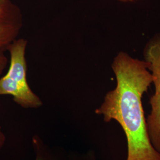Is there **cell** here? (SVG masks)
Returning a JSON list of instances; mask_svg holds the SVG:
<instances>
[{"mask_svg": "<svg viewBox=\"0 0 160 160\" xmlns=\"http://www.w3.org/2000/svg\"><path fill=\"white\" fill-rule=\"evenodd\" d=\"M112 67L116 87L106 94L96 113L106 122L116 120L122 126L128 143L126 160H160L149 138L142 104V95L153 80L147 63L120 52Z\"/></svg>", "mask_w": 160, "mask_h": 160, "instance_id": "6da1fadb", "label": "cell"}, {"mask_svg": "<svg viewBox=\"0 0 160 160\" xmlns=\"http://www.w3.org/2000/svg\"><path fill=\"white\" fill-rule=\"evenodd\" d=\"M144 57L148 69L152 72L155 92L150 99L151 113L147 120L149 138L153 147L160 153V38L147 46Z\"/></svg>", "mask_w": 160, "mask_h": 160, "instance_id": "3957f363", "label": "cell"}, {"mask_svg": "<svg viewBox=\"0 0 160 160\" xmlns=\"http://www.w3.org/2000/svg\"><path fill=\"white\" fill-rule=\"evenodd\" d=\"M119 1H124V2H126V1H135V0H119Z\"/></svg>", "mask_w": 160, "mask_h": 160, "instance_id": "52a82bcc", "label": "cell"}, {"mask_svg": "<svg viewBox=\"0 0 160 160\" xmlns=\"http://www.w3.org/2000/svg\"><path fill=\"white\" fill-rule=\"evenodd\" d=\"M36 160H43L41 157H39V156H38V157H37V158H36Z\"/></svg>", "mask_w": 160, "mask_h": 160, "instance_id": "ba28073f", "label": "cell"}, {"mask_svg": "<svg viewBox=\"0 0 160 160\" xmlns=\"http://www.w3.org/2000/svg\"><path fill=\"white\" fill-rule=\"evenodd\" d=\"M28 40L16 39L7 47L10 55L8 71L0 79V96L11 95L23 108H38L42 102L30 88L27 81V62L25 58Z\"/></svg>", "mask_w": 160, "mask_h": 160, "instance_id": "7a4b0ae2", "label": "cell"}, {"mask_svg": "<svg viewBox=\"0 0 160 160\" xmlns=\"http://www.w3.org/2000/svg\"><path fill=\"white\" fill-rule=\"evenodd\" d=\"M83 160H96V159L94 155L93 154V152H90L86 155Z\"/></svg>", "mask_w": 160, "mask_h": 160, "instance_id": "8992f818", "label": "cell"}, {"mask_svg": "<svg viewBox=\"0 0 160 160\" xmlns=\"http://www.w3.org/2000/svg\"><path fill=\"white\" fill-rule=\"evenodd\" d=\"M23 24L20 8L11 0H0V51L17 39Z\"/></svg>", "mask_w": 160, "mask_h": 160, "instance_id": "277c9868", "label": "cell"}, {"mask_svg": "<svg viewBox=\"0 0 160 160\" xmlns=\"http://www.w3.org/2000/svg\"><path fill=\"white\" fill-rule=\"evenodd\" d=\"M8 63V59L6 57L4 52L0 51V75L1 74L3 71L5 69ZM6 142V137L4 133L1 130L0 126V150L2 148Z\"/></svg>", "mask_w": 160, "mask_h": 160, "instance_id": "5b68a950", "label": "cell"}]
</instances>
